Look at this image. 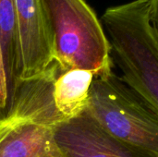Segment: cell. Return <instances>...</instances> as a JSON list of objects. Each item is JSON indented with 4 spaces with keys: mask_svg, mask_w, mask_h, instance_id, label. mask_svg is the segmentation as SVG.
<instances>
[{
    "mask_svg": "<svg viewBox=\"0 0 158 157\" xmlns=\"http://www.w3.org/2000/svg\"><path fill=\"white\" fill-rule=\"evenodd\" d=\"M60 71L54 61L42 74L19 81L0 118V157H63L54 139L56 127L66 120L53 98Z\"/></svg>",
    "mask_w": 158,
    "mask_h": 157,
    "instance_id": "cell-1",
    "label": "cell"
},
{
    "mask_svg": "<svg viewBox=\"0 0 158 157\" xmlns=\"http://www.w3.org/2000/svg\"><path fill=\"white\" fill-rule=\"evenodd\" d=\"M102 22L121 79L158 114V33L150 0L109 7Z\"/></svg>",
    "mask_w": 158,
    "mask_h": 157,
    "instance_id": "cell-2",
    "label": "cell"
},
{
    "mask_svg": "<svg viewBox=\"0 0 158 157\" xmlns=\"http://www.w3.org/2000/svg\"><path fill=\"white\" fill-rule=\"evenodd\" d=\"M53 58L61 71L81 69L94 77L111 71V47L103 26L84 0H38Z\"/></svg>",
    "mask_w": 158,
    "mask_h": 157,
    "instance_id": "cell-3",
    "label": "cell"
},
{
    "mask_svg": "<svg viewBox=\"0 0 158 157\" xmlns=\"http://www.w3.org/2000/svg\"><path fill=\"white\" fill-rule=\"evenodd\" d=\"M86 110L114 137L158 156V114L112 70L94 78Z\"/></svg>",
    "mask_w": 158,
    "mask_h": 157,
    "instance_id": "cell-4",
    "label": "cell"
},
{
    "mask_svg": "<svg viewBox=\"0 0 158 157\" xmlns=\"http://www.w3.org/2000/svg\"><path fill=\"white\" fill-rule=\"evenodd\" d=\"M54 139L63 157H158L111 135L86 108L59 123Z\"/></svg>",
    "mask_w": 158,
    "mask_h": 157,
    "instance_id": "cell-5",
    "label": "cell"
},
{
    "mask_svg": "<svg viewBox=\"0 0 158 157\" xmlns=\"http://www.w3.org/2000/svg\"><path fill=\"white\" fill-rule=\"evenodd\" d=\"M15 6L21 56L20 80H28L52 65L53 46L39 1L15 0Z\"/></svg>",
    "mask_w": 158,
    "mask_h": 157,
    "instance_id": "cell-6",
    "label": "cell"
},
{
    "mask_svg": "<svg viewBox=\"0 0 158 157\" xmlns=\"http://www.w3.org/2000/svg\"><path fill=\"white\" fill-rule=\"evenodd\" d=\"M94 78L92 72L81 69L59 72L54 83L53 98L57 112L66 120L85 110Z\"/></svg>",
    "mask_w": 158,
    "mask_h": 157,
    "instance_id": "cell-7",
    "label": "cell"
},
{
    "mask_svg": "<svg viewBox=\"0 0 158 157\" xmlns=\"http://www.w3.org/2000/svg\"><path fill=\"white\" fill-rule=\"evenodd\" d=\"M0 45L7 79L10 104L21 73V56L15 0H0Z\"/></svg>",
    "mask_w": 158,
    "mask_h": 157,
    "instance_id": "cell-8",
    "label": "cell"
},
{
    "mask_svg": "<svg viewBox=\"0 0 158 157\" xmlns=\"http://www.w3.org/2000/svg\"><path fill=\"white\" fill-rule=\"evenodd\" d=\"M9 107V95L7 88V79L0 45V118L7 112Z\"/></svg>",
    "mask_w": 158,
    "mask_h": 157,
    "instance_id": "cell-9",
    "label": "cell"
},
{
    "mask_svg": "<svg viewBox=\"0 0 158 157\" xmlns=\"http://www.w3.org/2000/svg\"><path fill=\"white\" fill-rule=\"evenodd\" d=\"M151 2V18L153 25L158 33V0H150Z\"/></svg>",
    "mask_w": 158,
    "mask_h": 157,
    "instance_id": "cell-10",
    "label": "cell"
}]
</instances>
